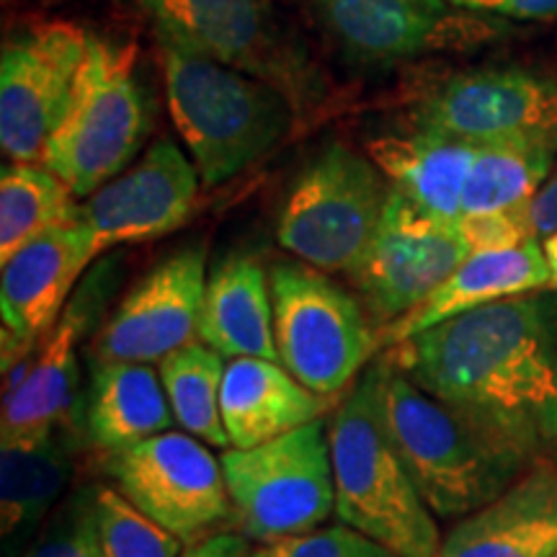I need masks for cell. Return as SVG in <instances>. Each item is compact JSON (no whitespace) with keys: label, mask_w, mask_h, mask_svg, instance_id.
Returning <instances> with one entry per match:
<instances>
[{"label":"cell","mask_w":557,"mask_h":557,"mask_svg":"<svg viewBox=\"0 0 557 557\" xmlns=\"http://www.w3.org/2000/svg\"><path fill=\"white\" fill-rule=\"evenodd\" d=\"M101 557H181L184 542L165 532L116 487L99 485L88 496Z\"/></svg>","instance_id":"29"},{"label":"cell","mask_w":557,"mask_h":557,"mask_svg":"<svg viewBox=\"0 0 557 557\" xmlns=\"http://www.w3.org/2000/svg\"><path fill=\"white\" fill-rule=\"evenodd\" d=\"M367 372L382 423L434 517H470L532 468V457L418 387L387 354Z\"/></svg>","instance_id":"2"},{"label":"cell","mask_w":557,"mask_h":557,"mask_svg":"<svg viewBox=\"0 0 557 557\" xmlns=\"http://www.w3.org/2000/svg\"><path fill=\"white\" fill-rule=\"evenodd\" d=\"M158 39L253 75L308 109L323 96V78L269 0H139Z\"/></svg>","instance_id":"9"},{"label":"cell","mask_w":557,"mask_h":557,"mask_svg":"<svg viewBox=\"0 0 557 557\" xmlns=\"http://www.w3.org/2000/svg\"><path fill=\"white\" fill-rule=\"evenodd\" d=\"M88 32L70 21H41L3 41L0 148L13 163H39L65 116Z\"/></svg>","instance_id":"12"},{"label":"cell","mask_w":557,"mask_h":557,"mask_svg":"<svg viewBox=\"0 0 557 557\" xmlns=\"http://www.w3.org/2000/svg\"><path fill=\"white\" fill-rule=\"evenodd\" d=\"M478 145L413 129V135L377 137L367 156L398 191L423 214L438 222L462 220V197Z\"/></svg>","instance_id":"22"},{"label":"cell","mask_w":557,"mask_h":557,"mask_svg":"<svg viewBox=\"0 0 557 557\" xmlns=\"http://www.w3.org/2000/svg\"><path fill=\"white\" fill-rule=\"evenodd\" d=\"M320 24L348 54L398 62L431 52L472 50L504 34L493 16L449 0H310Z\"/></svg>","instance_id":"14"},{"label":"cell","mask_w":557,"mask_h":557,"mask_svg":"<svg viewBox=\"0 0 557 557\" xmlns=\"http://www.w3.org/2000/svg\"><path fill=\"white\" fill-rule=\"evenodd\" d=\"M250 557H398L380 542L369 540L357 529L338 524L315 529L310 534H299L274 545H259L250 549Z\"/></svg>","instance_id":"30"},{"label":"cell","mask_w":557,"mask_h":557,"mask_svg":"<svg viewBox=\"0 0 557 557\" xmlns=\"http://www.w3.org/2000/svg\"><path fill=\"white\" fill-rule=\"evenodd\" d=\"M222 423L230 449H253L323 418L333 400L312 393L274 359L238 357L225 364Z\"/></svg>","instance_id":"21"},{"label":"cell","mask_w":557,"mask_h":557,"mask_svg":"<svg viewBox=\"0 0 557 557\" xmlns=\"http://www.w3.org/2000/svg\"><path fill=\"white\" fill-rule=\"evenodd\" d=\"M410 124L470 145L537 143L557 150V81L519 67L457 73L413 103Z\"/></svg>","instance_id":"10"},{"label":"cell","mask_w":557,"mask_h":557,"mask_svg":"<svg viewBox=\"0 0 557 557\" xmlns=\"http://www.w3.org/2000/svg\"><path fill=\"white\" fill-rule=\"evenodd\" d=\"M278 364L312 393L336 400L364 369L380 336L357 297L302 261L269 269Z\"/></svg>","instance_id":"8"},{"label":"cell","mask_w":557,"mask_h":557,"mask_svg":"<svg viewBox=\"0 0 557 557\" xmlns=\"http://www.w3.org/2000/svg\"><path fill=\"white\" fill-rule=\"evenodd\" d=\"M389 186L369 156L333 143L305 165L276 222V240L325 274H351L377 235Z\"/></svg>","instance_id":"7"},{"label":"cell","mask_w":557,"mask_h":557,"mask_svg":"<svg viewBox=\"0 0 557 557\" xmlns=\"http://www.w3.org/2000/svg\"><path fill=\"white\" fill-rule=\"evenodd\" d=\"M99 259L94 235L81 218L32 240L0 274V315H3V369L18 367L45 338L62 312L67 297L90 261Z\"/></svg>","instance_id":"17"},{"label":"cell","mask_w":557,"mask_h":557,"mask_svg":"<svg viewBox=\"0 0 557 557\" xmlns=\"http://www.w3.org/2000/svg\"><path fill=\"white\" fill-rule=\"evenodd\" d=\"M225 357L212 346L197 344L173 351L158 364L160 382L169 398L173 421L181 431L197 436L209 447L230 449V436L222 423V380Z\"/></svg>","instance_id":"27"},{"label":"cell","mask_w":557,"mask_h":557,"mask_svg":"<svg viewBox=\"0 0 557 557\" xmlns=\"http://www.w3.org/2000/svg\"><path fill=\"white\" fill-rule=\"evenodd\" d=\"M418 387L491 429L524 455L557 444V310L511 297L387 348Z\"/></svg>","instance_id":"1"},{"label":"cell","mask_w":557,"mask_h":557,"mask_svg":"<svg viewBox=\"0 0 557 557\" xmlns=\"http://www.w3.org/2000/svg\"><path fill=\"white\" fill-rule=\"evenodd\" d=\"M81 218L73 189L39 163H5L0 173V263L54 227Z\"/></svg>","instance_id":"25"},{"label":"cell","mask_w":557,"mask_h":557,"mask_svg":"<svg viewBox=\"0 0 557 557\" xmlns=\"http://www.w3.org/2000/svg\"><path fill=\"white\" fill-rule=\"evenodd\" d=\"M555 152L537 143L478 145L475 163L465 186L462 218L524 209L553 173Z\"/></svg>","instance_id":"26"},{"label":"cell","mask_w":557,"mask_h":557,"mask_svg":"<svg viewBox=\"0 0 557 557\" xmlns=\"http://www.w3.org/2000/svg\"><path fill=\"white\" fill-rule=\"evenodd\" d=\"M542 248H545V256H547V263H549V274H553V284H549V287L557 289V233L542 240Z\"/></svg>","instance_id":"35"},{"label":"cell","mask_w":557,"mask_h":557,"mask_svg":"<svg viewBox=\"0 0 557 557\" xmlns=\"http://www.w3.org/2000/svg\"><path fill=\"white\" fill-rule=\"evenodd\" d=\"M181 557H250V542L243 534H209L186 547Z\"/></svg>","instance_id":"34"},{"label":"cell","mask_w":557,"mask_h":557,"mask_svg":"<svg viewBox=\"0 0 557 557\" xmlns=\"http://www.w3.org/2000/svg\"><path fill=\"white\" fill-rule=\"evenodd\" d=\"M557 555V470L532 465L504 496L465 517L442 540L438 557Z\"/></svg>","instance_id":"20"},{"label":"cell","mask_w":557,"mask_h":557,"mask_svg":"<svg viewBox=\"0 0 557 557\" xmlns=\"http://www.w3.org/2000/svg\"><path fill=\"white\" fill-rule=\"evenodd\" d=\"M116 491L184 545L233 519L222 459L186 431H165L109 462Z\"/></svg>","instance_id":"11"},{"label":"cell","mask_w":557,"mask_h":557,"mask_svg":"<svg viewBox=\"0 0 557 557\" xmlns=\"http://www.w3.org/2000/svg\"><path fill=\"white\" fill-rule=\"evenodd\" d=\"M135 65V45L88 34L67 111L41 156V165L78 199L124 173L148 137V103Z\"/></svg>","instance_id":"5"},{"label":"cell","mask_w":557,"mask_h":557,"mask_svg":"<svg viewBox=\"0 0 557 557\" xmlns=\"http://www.w3.org/2000/svg\"><path fill=\"white\" fill-rule=\"evenodd\" d=\"M331 459L336 517L398 557H438L442 532L385 423L369 372L333 410Z\"/></svg>","instance_id":"4"},{"label":"cell","mask_w":557,"mask_h":557,"mask_svg":"<svg viewBox=\"0 0 557 557\" xmlns=\"http://www.w3.org/2000/svg\"><path fill=\"white\" fill-rule=\"evenodd\" d=\"M457 9L493 18L547 21L557 18V0H449Z\"/></svg>","instance_id":"32"},{"label":"cell","mask_w":557,"mask_h":557,"mask_svg":"<svg viewBox=\"0 0 557 557\" xmlns=\"http://www.w3.org/2000/svg\"><path fill=\"white\" fill-rule=\"evenodd\" d=\"M475 253L459 222H438L389 189L385 214L354 267V287L380 329L416 310Z\"/></svg>","instance_id":"13"},{"label":"cell","mask_w":557,"mask_h":557,"mask_svg":"<svg viewBox=\"0 0 557 557\" xmlns=\"http://www.w3.org/2000/svg\"><path fill=\"white\" fill-rule=\"evenodd\" d=\"M233 521L248 542L274 545L320 529L336 511L331 438L323 418L253 449H225Z\"/></svg>","instance_id":"6"},{"label":"cell","mask_w":557,"mask_h":557,"mask_svg":"<svg viewBox=\"0 0 557 557\" xmlns=\"http://www.w3.org/2000/svg\"><path fill=\"white\" fill-rule=\"evenodd\" d=\"M553 557H557V555H553Z\"/></svg>","instance_id":"36"},{"label":"cell","mask_w":557,"mask_h":557,"mask_svg":"<svg viewBox=\"0 0 557 557\" xmlns=\"http://www.w3.org/2000/svg\"><path fill=\"white\" fill-rule=\"evenodd\" d=\"M549 284H553V274H549L542 240H527L511 248L475 250L416 310L377 331L380 348L387 351V348L434 329V325L447 323L451 318L465 315V312L500 302V299L529 295V292L545 289Z\"/></svg>","instance_id":"19"},{"label":"cell","mask_w":557,"mask_h":557,"mask_svg":"<svg viewBox=\"0 0 557 557\" xmlns=\"http://www.w3.org/2000/svg\"><path fill=\"white\" fill-rule=\"evenodd\" d=\"M165 99L201 186H220L289 135L297 109L253 75L158 39Z\"/></svg>","instance_id":"3"},{"label":"cell","mask_w":557,"mask_h":557,"mask_svg":"<svg viewBox=\"0 0 557 557\" xmlns=\"http://www.w3.org/2000/svg\"><path fill=\"white\" fill-rule=\"evenodd\" d=\"M26 557H101L88 498L83 500L78 511L65 524L54 529L52 534H47Z\"/></svg>","instance_id":"31"},{"label":"cell","mask_w":557,"mask_h":557,"mask_svg":"<svg viewBox=\"0 0 557 557\" xmlns=\"http://www.w3.org/2000/svg\"><path fill=\"white\" fill-rule=\"evenodd\" d=\"M524 225L532 240H545L557 233V169L524 207Z\"/></svg>","instance_id":"33"},{"label":"cell","mask_w":557,"mask_h":557,"mask_svg":"<svg viewBox=\"0 0 557 557\" xmlns=\"http://www.w3.org/2000/svg\"><path fill=\"white\" fill-rule=\"evenodd\" d=\"M86 421L94 444L111 455L165 434L173 413L158 369L132 361H96Z\"/></svg>","instance_id":"24"},{"label":"cell","mask_w":557,"mask_h":557,"mask_svg":"<svg viewBox=\"0 0 557 557\" xmlns=\"http://www.w3.org/2000/svg\"><path fill=\"white\" fill-rule=\"evenodd\" d=\"M199 341L227 359L278 361L269 271L250 253H230L207 276Z\"/></svg>","instance_id":"23"},{"label":"cell","mask_w":557,"mask_h":557,"mask_svg":"<svg viewBox=\"0 0 557 557\" xmlns=\"http://www.w3.org/2000/svg\"><path fill=\"white\" fill-rule=\"evenodd\" d=\"M99 299L83 289L62 312L58 325L47 333L37 357L13 369L5 385L3 416H0V444L3 447H41L50 444L54 423L65 416L75 382V351L86 336Z\"/></svg>","instance_id":"18"},{"label":"cell","mask_w":557,"mask_h":557,"mask_svg":"<svg viewBox=\"0 0 557 557\" xmlns=\"http://www.w3.org/2000/svg\"><path fill=\"white\" fill-rule=\"evenodd\" d=\"M207 250L191 246L160 261L132 287L94 344L96 361L160 364L197 344L207 292Z\"/></svg>","instance_id":"15"},{"label":"cell","mask_w":557,"mask_h":557,"mask_svg":"<svg viewBox=\"0 0 557 557\" xmlns=\"http://www.w3.org/2000/svg\"><path fill=\"white\" fill-rule=\"evenodd\" d=\"M67 483V462L50 444L41 447H3L0 485H3V537L39 519Z\"/></svg>","instance_id":"28"},{"label":"cell","mask_w":557,"mask_h":557,"mask_svg":"<svg viewBox=\"0 0 557 557\" xmlns=\"http://www.w3.org/2000/svg\"><path fill=\"white\" fill-rule=\"evenodd\" d=\"M191 158L160 139L132 165L81 205V220L94 235L96 253L127 243H148L184 225L199 194Z\"/></svg>","instance_id":"16"}]
</instances>
